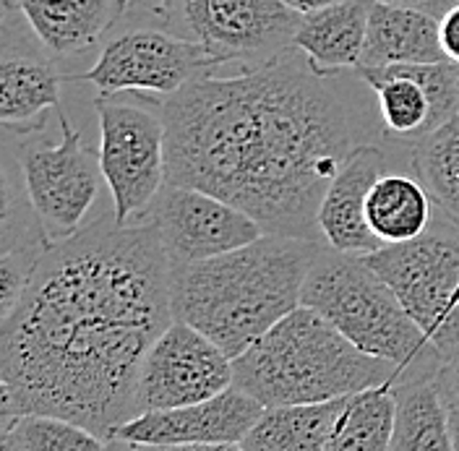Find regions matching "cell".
I'll list each match as a JSON object with an SVG mask.
<instances>
[{"label":"cell","mask_w":459,"mask_h":451,"mask_svg":"<svg viewBox=\"0 0 459 451\" xmlns=\"http://www.w3.org/2000/svg\"><path fill=\"white\" fill-rule=\"evenodd\" d=\"M172 321V264L149 220L105 214L50 243L0 321L3 423L53 415L110 441L139 418L146 352Z\"/></svg>","instance_id":"1"},{"label":"cell","mask_w":459,"mask_h":451,"mask_svg":"<svg viewBox=\"0 0 459 451\" xmlns=\"http://www.w3.org/2000/svg\"><path fill=\"white\" fill-rule=\"evenodd\" d=\"M298 48L165 97L168 183L230 201L266 235L318 240V206L344 160L384 136L368 110Z\"/></svg>","instance_id":"2"},{"label":"cell","mask_w":459,"mask_h":451,"mask_svg":"<svg viewBox=\"0 0 459 451\" xmlns=\"http://www.w3.org/2000/svg\"><path fill=\"white\" fill-rule=\"evenodd\" d=\"M324 248L311 238L264 235L238 251L175 266L172 313L235 360L300 306Z\"/></svg>","instance_id":"3"},{"label":"cell","mask_w":459,"mask_h":451,"mask_svg":"<svg viewBox=\"0 0 459 451\" xmlns=\"http://www.w3.org/2000/svg\"><path fill=\"white\" fill-rule=\"evenodd\" d=\"M384 384H402V368L358 350L306 306L232 360V386L264 407L318 404Z\"/></svg>","instance_id":"4"},{"label":"cell","mask_w":459,"mask_h":451,"mask_svg":"<svg viewBox=\"0 0 459 451\" xmlns=\"http://www.w3.org/2000/svg\"><path fill=\"white\" fill-rule=\"evenodd\" d=\"M300 306L316 310L358 350L402 368V384L436 378L444 366L438 350L366 258L326 246L306 280Z\"/></svg>","instance_id":"5"},{"label":"cell","mask_w":459,"mask_h":451,"mask_svg":"<svg viewBox=\"0 0 459 451\" xmlns=\"http://www.w3.org/2000/svg\"><path fill=\"white\" fill-rule=\"evenodd\" d=\"M444 360L459 355V227L436 214L426 235L363 256Z\"/></svg>","instance_id":"6"},{"label":"cell","mask_w":459,"mask_h":451,"mask_svg":"<svg viewBox=\"0 0 459 451\" xmlns=\"http://www.w3.org/2000/svg\"><path fill=\"white\" fill-rule=\"evenodd\" d=\"M94 110L100 120V162L115 220L120 225L139 222L168 186L165 117L115 94H97Z\"/></svg>","instance_id":"7"},{"label":"cell","mask_w":459,"mask_h":451,"mask_svg":"<svg viewBox=\"0 0 459 451\" xmlns=\"http://www.w3.org/2000/svg\"><path fill=\"white\" fill-rule=\"evenodd\" d=\"M57 117L60 142L31 139L19 149L27 201L50 243L65 240L84 227L86 214L100 194V183L105 180L100 152L71 128L65 115L57 113Z\"/></svg>","instance_id":"8"},{"label":"cell","mask_w":459,"mask_h":451,"mask_svg":"<svg viewBox=\"0 0 459 451\" xmlns=\"http://www.w3.org/2000/svg\"><path fill=\"white\" fill-rule=\"evenodd\" d=\"M212 68V60L196 39L165 29L139 27L108 39L94 65L74 79L97 86L100 94L149 91L172 97Z\"/></svg>","instance_id":"9"},{"label":"cell","mask_w":459,"mask_h":451,"mask_svg":"<svg viewBox=\"0 0 459 451\" xmlns=\"http://www.w3.org/2000/svg\"><path fill=\"white\" fill-rule=\"evenodd\" d=\"M183 19L214 68H254L295 48L303 16L282 0H183Z\"/></svg>","instance_id":"10"},{"label":"cell","mask_w":459,"mask_h":451,"mask_svg":"<svg viewBox=\"0 0 459 451\" xmlns=\"http://www.w3.org/2000/svg\"><path fill=\"white\" fill-rule=\"evenodd\" d=\"M143 220L157 227L172 269L238 251L266 235L251 214L225 198L170 183L154 198Z\"/></svg>","instance_id":"11"},{"label":"cell","mask_w":459,"mask_h":451,"mask_svg":"<svg viewBox=\"0 0 459 451\" xmlns=\"http://www.w3.org/2000/svg\"><path fill=\"white\" fill-rule=\"evenodd\" d=\"M230 386L232 358L196 326L175 318L146 352L139 378V415L196 404Z\"/></svg>","instance_id":"12"},{"label":"cell","mask_w":459,"mask_h":451,"mask_svg":"<svg viewBox=\"0 0 459 451\" xmlns=\"http://www.w3.org/2000/svg\"><path fill=\"white\" fill-rule=\"evenodd\" d=\"M360 82L376 94L384 136L415 143L459 113V65L410 63L358 68Z\"/></svg>","instance_id":"13"},{"label":"cell","mask_w":459,"mask_h":451,"mask_svg":"<svg viewBox=\"0 0 459 451\" xmlns=\"http://www.w3.org/2000/svg\"><path fill=\"white\" fill-rule=\"evenodd\" d=\"M264 404L238 386L196 404L142 412L115 428L113 438L136 447H183V444H240L256 425Z\"/></svg>","instance_id":"14"},{"label":"cell","mask_w":459,"mask_h":451,"mask_svg":"<svg viewBox=\"0 0 459 451\" xmlns=\"http://www.w3.org/2000/svg\"><path fill=\"white\" fill-rule=\"evenodd\" d=\"M386 172L389 157L378 143H363L344 160L316 217L318 232L332 251L363 258L384 248L368 225L366 204L376 180Z\"/></svg>","instance_id":"15"},{"label":"cell","mask_w":459,"mask_h":451,"mask_svg":"<svg viewBox=\"0 0 459 451\" xmlns=\"http://www.w3.org/2000/svg\"><path fill=\"white\" fill-rule=\"evenodd\" d=\"M131 0H5L24 16L37 42L56 57L91 50L120 22Z\"/></svg>","instance_id":"16"},{"label":"cell","mask_w":459,"mask_h":451,"mask_svg":"<svg viewBox=\"0 0 459 451\" xmlns=\"http://www.w3.org/2000/svg\"><path fill=\"white\" fill-rule=\"evenodd\" d=\"M444 60L446 57L438 39L436 13L373 0L360 68L444 63Z\"/></svg>","instance_id":"17"},{"label":"cell","mask_w":459,"mask_h":451,"mask_svg":"<svg viewBox=\"0 0 459 451\" xmlns=\"http://www.w3.org/2000/svg\"><path fill=\"white\" fill-rule=\"evenodd\" d=\"M373 0H344L300 19L295 48L324 74L358 71L363 63Z\"/></svg>","instance_id":"18"},{"label":"cell","mask_w":459,"mask_h":451,"mask_svg":"<svg viewBox=\"0 0 459 451\" xmlns=\"http://www.w3.org/2000/svg\"><path fill=\"white\" fill-rule=\"evenodd\" d=\"M63 76L45 57L5 56L0 63V120L19 134H42L48 113L60 110Z\"/></svg>","instance_id":"19"},{"label":"cell","mask_w":459,"mask_h":451,"mask_svg":"<svg viewBox=\"0 0 459 451\" xmlns=\"http://www.w3.org/2000/svg\"><path fill=\"white\" fill-rule=\"evenodd\" d=\"M433 209V198L415 175L392 169L376 180L366 204L368 225L384 246L407 243L426 235L436 220Z\"/></svg>","instance_id":"20"},{"label":"cell","mask_w":459,"mask_h":451,"mask_svg":"<svg viewBox=\"0 0 459 451\" xmlns=\"http://www.w3.org/2000/svg\"><path fill=\"white\" fill-rule=\"evenodd\" d=\"M342 404L344 396L318 404L264 407L240 447L246 451H326Z\"/></svg>","instance_id":"21"},{"label":"cell","mask_w":459,"mask_h":451,"mask_svg":"<svg viewBox=\"0 0 459 451\" xmlns=\"http://www.w3.org/2000/svg\"><path fill=\"white\" fill-rule=\"evenodd\" d=\"M397 392V421L389 451H455L449 410L433 378L404 381Z\"/></svg>","instance_id":"22"},{"label":"cell","mask_w":459,"mask_h":451,"mask_svg":"<svg viewBox=\"0 0 459 451\" xmlns=\"http://www.w3.org/2000/svg\"><path fill=\"white\" fill-rule=\"evenodd\" d=\"M397 421L394 384L344 396L326 451H389Z\"/></svg>","instance_id":"23"},{"label":"cell","mask_w":459,"mask_h":451,"mask_svg":"<svg viewBox=\"0 0 459 451\" xmlns=\"http://www.w3.org/2000/svg\"><path fill=\"white\" fill-rule=\"evenodd\" d=\"M410 165L438 214L459 227V113L412 143Z\"/></svg>","instance_id":"24"},{"label":"cell","mask_w":459,"mask_h":451,"mask_svg":"<svg viewBox=\"0 0 459 451\" xmlns=\"http://www.w3.org/2000/svg\"><path fill=\"white\" fill-rule=\"evenodd\" d=\"M3 433L22 451H110V441L89 428L53 415H19L3 423Z\"/></svg>","instance_id":"25"},{"label":"cell","mask_w":459,"mask_h":451,"mask_svg":"<svg viewBox=\"0 0 459 451\" xmlns=\"http://www.w3.org/2000/svg\"><path fill=\"white\" fill-rule=\"evenodd\" d=\"M48 246H50L48 240H39V243L19 246L3 254L0 258V321L8 318L19 306V300L24 298Z\"/></svg>","instance_id":"26"},{"label":"cell","mask_w":459,"mask_h":451,"mask_svg":"<svg viewBox=\"0 0 459 451\" xmlns=\"http://www.w3.org/2000/svg\"><path fill=\"white\" fill-rule=\"evenodd\" d=\"M433 384H436V392L441 396L444 407L449 412H459V355L444 360V366L438 368Z\"/></svg>","instance_id":"27"},{"label":"cell","mask_w":459,"mask_h":451,"mask_svg":"<svg viewBox=\"0 0 459 451\" xmlns=\"http://www.w3.org/2000/svg\"><path fill=\"white\" fill-rule=\"evenodd\" d=\"M438 39H441L444 57L459 65V3H452L438 16Z\"/></svg>","instance_id":"28"},{"label":"cell","mask_w":459,"mask_h":451,"mask_svg":"<svg viewBox=\"0 0 459 451\" xmlns=\"http://www.w3.org/2000/svg\"><path fill=\"white\" fill-rule=\"evenodd\" d=\"M143 451H246L240 444H183V447H142Z\"/></svg>","instance_id":"29"},{"label":"cell","mask_w":459,"mask_h":451,"mask_svg":"<svg viewBox=\"0 0 459 451\" xmlns=\"http://www.w3.org/2000/svg\"><path fill=\"white\" fill-rule=\"evenodd\" d=\"M287 8H292L298 16H308V13H316L321 8H329V5H337V3H344V0H282Z\"/></svg>","instance_id":"30"},{"label":"cell","mask_w":459,"mask_h":451,"mask_svg":"<svg viewBox=\"0 0 459 451\" xmlns=\"http://www.w3.org/2000/svg\"><path fill=\"white\" fill-rule=\"evenodd\" d=\"M381 3H392V5H407V8H420L433 13L436 5H441V0H381Z\"/></svg>","instance_id":"31"},{"label":"cell","mask_w":459,"mask_h":451,"mask_svg":"<svg viewBox=\"0 0 459 451\" xmlns=\"http://www.w3.org/2000/svg\"><path fill=\"white\" fill-rule=\"evenodd\" d=\"M449 425H452V441H455V451H459V412H449Z\"/></svg>","instance_id":"32"},{"label":"cell","mask_w":459,"mask_h":451,"mask_svg":"<svg viewBox=\"0 0 459 451\" xmlns=\"http://www.w3.org/2000/svg\"><path fill=\"white\" fill-rule=\"evenodd\" d=\"M110 451H143L142 447L136 444H128V441H117V438H110Z\"/></svg>","instance_id":"33"},{"label":"cell","mask_w":459,"mask_h":451,"mask_svg":"<svg viewBox=\"0 0 459 451\" xmlns=\"http://www.w3.org/2000/svg\"><path fill=\"white\" fill-rule=\"evenodd\" d=\"M0 451H22V449H19V447H16V444H13V441H11V438H8V436L3 433V441H0Z\"/></svg>","instance_id":"34"},{"label":"cell","mask_w":459,"mask_h":451,"mask_svg":"<svg viewBox=\"0 0 459 451\" xmlns=\"http://www.w3.org/2000/svg\"><path fill=\"white\" fill-rule=\"evenodd\" d=\"M143 3H149V5H152L154 11H165V8L170 5L172 0H143Z\"/></svg>","instance_id":"35"},{"label":"cell","mask_w":459,"mask_h":451,"mask_svg":"<svg viewBox=\"0 0 459 451\" xmlns=\"http://www.w3.org/2000/svg\"><path fill=\"white\" fill-rule=\"evenodd\" d=\"M455 3H459V0H455Z\"/></svg>","instance_id":"36"},{"label":"cell","mask_w":459,"mask_h":451,"mask_svg":"<svg viewBox=\"0 0 459 451\" xmlns=\"http://www.w3.org/2000/svg\"><path fill=\"white\" fill-rule=\"evenodd\" d=\"M457 82H459V76H457Z\"/></svg>","instance_id":"37"}]
</instances>
